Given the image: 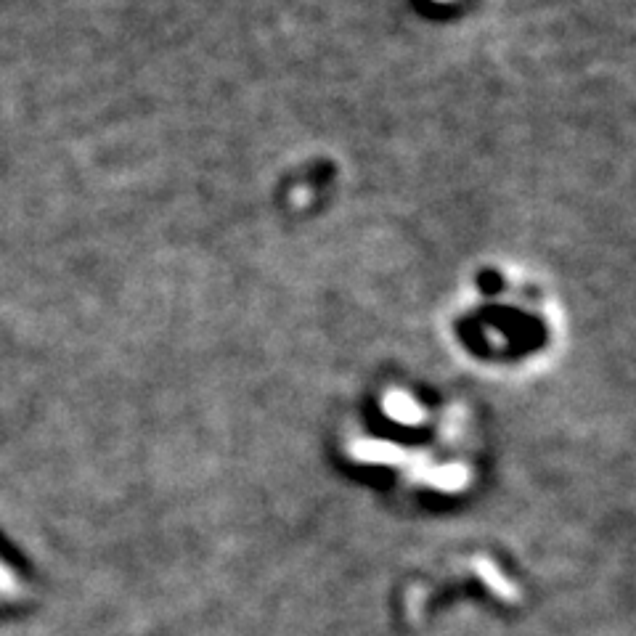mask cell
Segmentation results:
<instances>
[{
    "label": "cell",
    "instance_id": "obj_1",
    "mask_svg": "<svg viewBox=\"0 0 636 636\" xmlns=\"http://www.w3.org/2000/svg\"><path fill=\"white\" fill-rule=\"evenodd\" d=\"M19 589H22V583H19L16 573L0 560V597H16Z\"/></svg>",
    "mask_w": 636,
    "mask_h": 636
}]
</instances>
